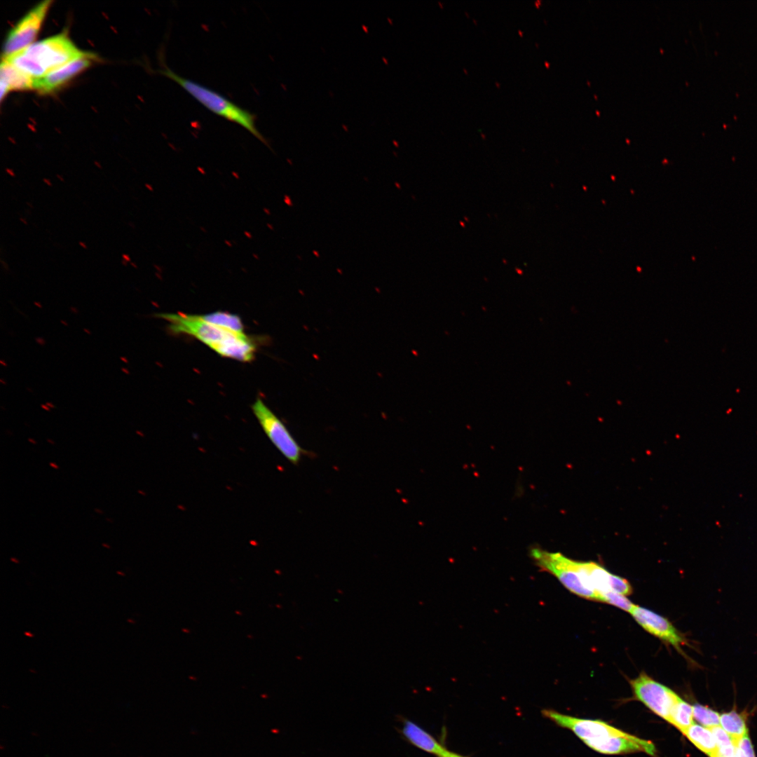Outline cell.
I'll return each mask as SVG.
<instances>
[{"instance_id": "cell-19", "label": "cell", "mask_w": 757, "mask_h": 757, "mask_svg": "<svg viewBox=\"0 0 757 757\" xmlns=\"http://www.w3.org/2000/svg\"><path fill=\"white\" fill-rule=\"evenodd\" d=\"M693 707V718L701 724L708 728H712L716 726L720 725V714L714 711L713 709L696 704Z\"/></svg>"}, {"instance_id": "cell-14", "label": "cell", "mask_w": 757, "mask_h": 757, "mask_svg": "<svg viewBox=\"0 0 757 757\" xmlns=\"http://www.w3.org/2000/svg\"><path fill=\"white\" fill-rule=\"evenodd\" d=\"M683 734L705 754L717 757L718 746L710 728L693 723Z\"/></svg>"}, {"instance_id": "cell-18", "label": "cell", "mask_w": 757, "mask_h": 757, "mask_svg": "<svg viewBox=\"0 0 757 757\" xmlns=\"http://www.w3.org/2000/svg\"><path fill=\"white\" fill-rule=\"evenodd\" d=\"M711 730L718 746L717 757H736V746L730 736L720 725Z\"/></svg>"}, {"instance_id": "cell-13", "label": "cell", "mask_w": 757, "mask_h": 757, "mask_svg": "<svg viewBox=\"0 0 757 757\" xmlns=\"http://www.w3.org/2000/svg\"><path fill=\"white\" fill-rule=\"evenodd\" d=\"M34 79L8 60L3 58L0 66L1 99L12 90L34 88Z\"/></svg>"}, {"instance_id": "cell-35", "label": "cell", "mask_w": 757, "mask_h": 757, "mask_svg": "<svg viewBox=\"0 0 757 757\" xmlns=\"http://www.w3.org/2000/svg\"><path fill=\"white\" fill-rule=\"evenodd\" d=\"M102 546H104V547H107V548H109V547H109V545H106V544H104V543H103V544H102Z\"/></svg>"}, {"instance_id": "cell-3", "label": "cell", "mask_w": 757, "mask_h": 757, "mask_svg": "<svg viewBox=\"0 0 757 757\" xmlns=\"http://www.w3.org/2000/svg\"><path fill=\"white\" fill-rule=\"evenodd\" d=\"M159 73L172 80L212 113L244 128L259 141L268 144L256 126V117L222 95L189 80L164 65Z\"/></svg>"}, {"instance_id": "cell-5", "label": "cell", "mask_w": 757, "mask_h": 757, "mask_svg": "<svg viewBox=\"0 0 757 757\" xmlns=\"http://www.w3.org/2000/svg\"><path fill=\"white\" fill-rule=\"evenodd\" d=\"M253 414L271 442L291 463H299L304 449L283 422L265 404L257 399L252 406Z\"/></svg>"}, {"instance_id": "cell-33", "label": "cell", "mask_w": 757, "mask_h": 757, "mask_svg": "<svg viewBox=\"0 0 757 757\" xmlns=\"http://www.w3.org/2000/svg\"><path fill=\"white\" fill-rule=\"evenodd\" d=\"M95 165H97V166L98 168H102V166H101V165H100V164H99V163H98L97 162H95Z\"/></svg>"}, {"instance_id": "cell-9", "label": "cell", "mask_w": 757, "mask_h": 757, "mask_svg": "<svg viewBox=\"0 0 757 757\" xmlns=\"http://www.w3.org/2000/svg\"><path fill=\"white\" fill-rule=\"evenodd\" d=\"M630 613L646 631L683 653L681 646L686 644V639L669 620L651 610L636 605Z\"/></svg>"}, {"instance_id": "cell-8", "label": "cell", "mask_w": 757, "mask_h": 757, "mask_svg": "<svg viewBox=\"0 0 757 757\" xmlns=\"http://www.w3.org/2000/svg\"><path fill=\"white\" fill-rule=\"evenodd\" d=\"M541 714L543 717L559 727L571 730L582 742L625 736L628 734L599 720L575 718L550 709H543Z\"/></svg>"}, {"instance_id": "cell-30", "label": "cell", "mask_w": 757, "mask_h": 757, "mask_svg": "<svg viewBox=\"0 0 757 757\" xmlns=\"http://www.w3.org/2000/svg\"><path fill=\"white\" fill-rule=\"evenodd\" d=\"M20 221L24 224L27 225V221L24 218H20Z\"/></svg>"}, {"instance_id": "cell-38", "label": "cell", "mask_w": 757, "mask_h": 757, "mask_svg": "<svg viewBox=\"0 0 757 757\" xmlns=\"http://www.w3.org/2000/svg\"><path fill=\"white\" fill-rule=\"evenodd\" d=\"M11 560H12L13 561H15V562H18V560H16L15 559L11 558Z\"/></svg>"}, {"instance_id": "cell-15", "label": "cell", "mask_w": 757, "mask_h": 757, "mask_svg": "<svg viewBox=\"0 0 757 757\" xmlns=\"http://www.w3.org/2000/svg\"><path fill=\"white\" fill-rule=\"evenodd\" d=\"M720 726L730 736L735 744L748 735L745 717L735 711L721 714Z\"/></svg>"}, {"instance_id": "cell-21", "label": "cell", "mask_w": 757, "mask_h": 757, "mask_svg": "<svg viewBox=\"0 0 757 757\" xmlns=\"http://www.w3.org/2000/svg\"><path fill=\"white\" fill-rule=\"evenodd\" d=\"M736 757H756L753 747L748 735L739 739L735 744Z\"/></svg>"}, {"instance_id": "cell-26", "label": "cell", "mask_w": 757, "mask_h": 757, "mask_svg": "<svg viewBox=\"0 0 757 757\" xmlns=\"http://www.w3.org/2000/svg\"><path fill=\"white\" fill-rule=\"evenodd\" d=\"M1 263L2 266H4V268L6 270L8 269V264L5 261H4L3 259H1Z\"/></svg>"}, {"instance_id": "cell-25", "label": "cell", "mask_w": 757, "mask_h": 757, "mask_svg": "<svg viewBox=\"0 0 757 757\" xmlns=\"http://www.w3.org/2000/svg\"><path fill=\"white\" fill-rule=\"evenodd\" d=\"M43 182H44V183H45V184H46V185H48V186H53V184H52L51 181H50V180L49 179H47V178H43Z\"/></svg>"}, {"instance_id": "cell-2", "label": "cell", "mask_w": 757, "mask_h": 757, "mask_svg": "<svg viewBox=\"0 0 757 757\" xmlns=\"http://www.w3.org/2000/svg\"><path fill=\"white\" fill-rule=\"evenodd\" d=\"M86 52L80 50L66 33H60L34 42L22 50L3 58L36 79Z\"/></svg>"}, {"instance_id": "cell-37", "label": "cell", "mask_w": 757, "mask_h": 757, "mask_svg": "<svg viewBox=\"0 0 757 757\" xmlns=\"http://www.w3.org/2000/svg\"><path fill=\"white\" fill-rule=\"evenodd\" d=\"M146 186L147 188H149V189H151V190H152V188H151V186H149V184H146Z\"/></svg>"}, {"instance_id": "cell-40", "label": "cell", "mask_w": 757, "mask_h": 757, "mask_svg": "<svg viewBox=\"0 0 757 757\" xmlns=\"http://www.w3.org/2000/svg\"><path fill=\"white\" fill-rule=\"evenodd\" d=\"M48 441L49 442H50L51 444H54V443H53V442H52V441H51V440H50V439H48Z\"/></svg>"}, {"instance_id": "cell-31", "label": "cell", "mask_w": 757, "mask_h": 757, "mask_svg": "<svg viewBox=\"0 0 757 757\" xmlns=\"http://www.w3.org/2000/svg\"><path fill=\"white\" fill-rule=\"evenodd\" d=\"M128 262L127 261L124 260V259L121 260V264L125 266H126L128 265Z\"/></svg>"}, {"instance_id": "cell-1", "label": "cell", "mask_w": 757, "mask_h": 757, "mask_svg": "<svg viewBox=\"0 0 757 757\" xmlns=\"http://www.w3.org/2000/svg\"><path fill=\"white\" fill-rule=\"evenodd\" d=\"M155 315L168 321L172 332L195 337L222 357L241 362H250L254 357L256 345L245 332L210 323L199 315L178 313Z\"/></svg>"}, {"instance_id": "cell-6", "label": "cell", "mask_w": 757, "mask_h": 757, "mask_svg": "<svg viewBox=\"0 0 757 757\" xmlns=\"http://www.w3.org/2000/svg\"><path fill=\"white\" fill-rule=\"evenodd\" d=\"M629 684L636 700L669 722L673 707L680 697L676 693L645 672L629 680Z\"/></svg>"}, {"instance_id": "cell-34", "label": "cell", "mask_w": 757, "mask_h": 757, "mask_svg": "<svg viewBox=\"0 0 757 757\" xmlns=\"http://www.w3.org/2000/svg\"><path fill=\"white\" fill-rule=\"evenodd\" d=\"M95 512H97L98 513H102V511H101V510H100L98 509H95Z\"/></svg>"}, {"instance_id": "cell-27", "label": "cell", "mask_w": 757, "mask_h": 757, "mask_svg": "<svg viewBox=\"0 0 757 757\" xmlns=\"http://www.w3.org/2000/svg\"><path fill=\"white\" fill-rule=\"evenodd\" d=\"M79 245H80V246H81V247L82 248H83V249H87V248H88V247H87L86 244V243H85L84 242H83V241H80V242L79 243Z\"/></svg>"}, {"instance_id": "cell-16", "label": "cell", "mask_w": 757, "mask_h": 757, "mask_svg": "<svg viewBox=\"0 0 757 757\" xmlns=\"http://www.w3.org/2000/svg\"><path fill=\"white\" fill-rule=\"evenodd\" d=\"M668 723L683 733L694 723L693 707L679 697L673 707Z\"/></svg>"}, {"instance_id": "cell-28", "label": "cell", "mask_w": 757, "mask_h": 757, "mask_svg": "<svg viewBox=\"0 0 757 757\" xmlns=\"http://www.w3.org/2000/svg\"><path fill=\"white\" fill-rule=\"evenodd\" d=\"M56 177H57V179H59L60 181H61V182H64V177H62V175H60V174H57V175H56Z\"/></svg>"}, {"instance_id": "cell-22", "label": "cell", "mask_w": 757, "mask_h": 757, "mask_svg": "<svg viewBox=\"0 0 757 757\" xmlns=\"http://www.w3.org/2000/svg\"><path fill=\"white\" fill-rule=\"evenodd\" d=\"M440 757H468V756H463V755H462L461 753H458L456 752L451 751L448 750L446 749Z\"/></svg>"}, {"instance_id": "cell-4", "label": "cell", "mask_w": 757, "mask_h": 757, "mask_svg": "<svg viewBox=\"0 0 757 757\" xmlns=\"http://www.w3.org/2000/svg\"><path fill=\"white\" fill-rule=\"evenodd\" d=\"M530 555L542 570L555 576L572 593L586 599L600 601L599 594L585 582L577 568L575 560L560 552L533 548Z\"/></svg>"}, {"instance_id": "cell-10", "label": "cell", "mask_w": 757, "mask_h": 757, "mask_svg": "<svg viewBox=\"0 0 757 757\" xmlns=\"http://www.w3.org/2000/svg\"><path fill=\"white\" fill-rule=\"evenodd\" d=\"M95 58V55L86 52L81 57L34 79V88L41 93H50L67 83L79 73L87 69Z\"/></svg>"}, {"instance_id": "cell-11", "label": "cell", "mask_w": 757, "mask_h": 757, "mask_svg": "<svg viewBox=\"0 0 757 757\" xmlns=\"http://www.w3.org/2000/svg\"><path fill=\"white\" fill-rule=\"evenodd\" d=\"M583 742L593 750L605 754L644 752L652 756H655L657 751L655 744L652 742L639 738L629 733L625 736L587 740Z\"/></svg>"}, {"instance_id": "cell-7", "label": "cell", "mask_w": 757, "mask_h": 757, "mask_svg": "<svg viewBox=\"0 0 757 757\" xmlns=\"http://www.w3.org/2000/svg\"><path fill=\"white\" fill-rule=\"evenodd\" d=\"M51 1L44 0L27 13L8 33L3 47V57L17 53L33 43Z\"/></svg>"}, {"instance_id": "cell-20", "label": "cell", "mask_w": 757, "mask_h": 757, "mask_svg": "<svg viewBox=\"0 0 757 757\" xmlns=\"http://www.w3.org/2000/svg\"><path fill=\"white\" fill-rule=\"evenodd\" d=\"M601 602L611 604L629 613L635 606L626 596L614 592H608L603 594Z\"/></svg>"}, {"instance_id": "cell-39", "label": "cell", "mask_w": 757, "mask_h": 757, "mask_svg": "<svg viewBox=\"0 0 757 757\" xmlns=\"http://www.w3.org/2000/svg\"><path fill=\"white\" fill-rule=\"evenodd\" d=\"M27 204L28 205H29V206H30V207H33V206H32V205H30V204H29V203H27Z\"/></svg>"}, {"instance_id": "cell-29", "label": "cell", "mask_w": 757, "mask_h": 757, "mask_svg": "<svg viewBox=\"0 0 757 757\" xmlns=\"http://www.w3.org/2000/svg\"><path fill=\"white\" fill-rule=\"evenodd\" d=\"M49 465H50V466H51L52 468H55V469H58V466H57V465H56L55 463H49Z\"/></svg>"}, {"instance_id": "cell-17", "label": "cell", "mask_w": 757, "mask_h": 757, "mask_svg": "<svg viewBox=\"0 0 757 757\" xmlns=\"http://www.w3.org/2000/svg\"><path fill=\"white\" fill-rule=\"evenodd\" d=\"M204 320L238 332H244V325L240 318L230 313L217 311L212 313L199 315Z\"/></svg>"}, {"instance_id": "cell-12", "label": "cell", "mask_w": 757, "mask_h": 757, "mask_svg": "<svg viewBox=\"0 0 757 757\" xmlns=\"http://www.w3.org/2000/svg\"><path fill=\"white\" fill-rule=\"evenodd\" d=\"M400 732L411 744L437 757H440L446 749L442 742L411 720L402 719Z\"/></svg>"}, {"instance_id": "cell-24", "label": "cell", "mask_w": 757, "mask_h": 757, "mask_svg": "<svg viewBox=\"0 0 757 757\" xmlns=\"http://www.w3.org/2000/svg\"><path fill=\"white\" fill-rule=\"evenodd\" d=\"M121 256H122V259H124V260L127 261L128 262L130 261V260H131L130 257L128 254L123 253V254H122Z\"/></svg>"}, {"instance_id": "cell-36", "label": "cell", "mask_w": 757, "mask_h": 757, "mask_svg": "<svg viewBox=\"0 0 757 757\" xmlns=\"http://www.w3.org/2000/svg\"><path fill=\"white\" fill-rule=\"evenodd\" d=\"M29 442H32L33 444H35V443H36V442H35V441H34V440H33V439H29Z\"/></svg>"}, {"instance_id": "cell-23", "label": "cell", "mask_w": 757, "mask_h": 757, "mask_svg": "<svg viewBox=\"0 0 757 757\" xmlns=\"http://www.w3.org/2000/svg\"><path fill=\"white\" fill-rule=\"evenodd\" d=\"M6 172H7L8 175H9L10 176H11L13 177H15V174L14 171L13 170L10 169V168H6Z\"/></svg>"}, {"instance_id": "cell-32", "label": "cell", "mask_w": 757, "mask_h": 757, "mask_svg": "<svg viewBox=\"0 0 757 757\" xmlns=\"http://www.w3.org/2000/svg\"><path fill=\"white\" fill-rule=\"evenodd\" d=\"M130 265H131V266H132V267L135 268H137V265L135 264V263H133V262H130Z\"/></svg>"}]
</instances>
